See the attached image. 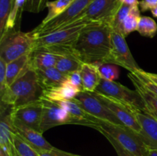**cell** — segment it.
<instances>
[{
	"label": "cell",
	"mask_w": 157,
	"mask_h": 156,
	"mask_svg": "<svg viewBox=\"0 0 157 156\" xmlns=\"http://www.w3.org/2000/svg\"><path fill=\"white\" fill-rule=\"evenodd\" d=\"M63 156H82V155H79V154H72V153L64 151V155H63Z\"/></svg>",
	"instance_id": "43"
},
{
	"label": "cell",
	"mask_w": 157,
	"mask_h": 156,
	"mask_svg": "<svg viewBox=\"0 0 157 156\" xmlns=\"http://www.w3.org/2000/svg\"><path fill=\"white\" fill-rule=\"evenodd\" d=\"M140 17V9L139 6L132 7L130 13L123 23V35L124 37H127L129 34L137 31Z\"/></svg>",
	"instance_id": "25"
},
{
	"label": "cell",
	"mask_w": 157,
	"mask_h": 156,
	"mask_svg": "<svg viewBox=\"0 0 157 156\" xmlns=\"http://www.w3.org/2000/svg\"><path fill=\"white\" fill-rule=\"evenodd\" d=\"M90 23L80 18L63 28L35 37L32 51L44 50L62 56L74 54V47L81 31Z\"/></svg>",
	"instance_id": "2"
},
{
	"label": "cell",
	"mask_w": 157,
	"mask_h": 156,
	"mask_svg": "<svg viewBox=\"0 0 157 156\" xmlns=\"http://www.w3.org/2000/svg\"><path fill=\"white\" fill-rule=\"evenodd\" d=\"M131 9V6L122 3L119 10L117 11L113 21H112L111 28L113 30L117 31V32H120L123 35V23H124V19L127 18V16L130 13Z\"/></svg>",
	"instance_id": "28"
},
{
	"label": "cell",
	"mask_w": 157,
	"mask_h": 156,
	"mask_svg": "<svg viewBox=\"0 0 157 156\" xmlns=\"http://www.w3.org/2000/svg\"><path fill=\"white\" fill-rule=\"evenodd\" d=\"M151 13L152 15H153V17H155V18H157V6H155L153 9H152L151 10Z\"/></svg>",
	"instance_id": "42"
},
{
	"label": "cell",
	"mask_w": 157,
	"mask_h": 156,
	"mask_svg": "<svg viewBox=\"0 0 157 156\" xmlns=\"http://www.w3.org/2000/svg\"><path fill=\"white\" fill-rule=\"evenodd\" d=\"M10 113L13 119L41 132L43 113V104L41 99L21 106L11 108Z\"/></svg>",
	"instance_id": "12"
},
{
	"label": "cell",
	"mask_w": 157,
	"mask_h": 156,
	"mask_svg": "<svg viewBox=\"0 0 157 156\" xmlns=\"http://www.w3.org/2000/svg\"><path fill=\"white\" fill-rule=\"evenodd\" d=\"M93 1L94 0H74L70 6L59 16L44 24L41 23L29 33L35 38L66 27L71 23L80 19L82 14Z\"/></svg>",
	"instance_id": "7"
},
{
	"label": "cell",
	"mask_w": 157,
	"mask_h": 156,
	"mask_svg": "<svg viewBox=\"0 0 157 156\" xmlns=\"http://www.w3.org/2000/svg\"><path fill=\"white\" fill-rule=\"evenodd\" d=\"M30 54L31 52L8 63L6 65V81L8 87H10L18 77L31 68L29 65Z\"/></svg>",
	"instance_id": "20"
},
{
	"label": "cell",
	"mask_w": 157,
	"mask_h": 156,
	"mask_svg": "<svg viewBox=\"0 0 157 156\" xmlns=\"http://www.w3.org/2000/svg\"><path fill=\"white\" fill-rule=\"evenodd\" d=\"M12 120H13L15 134L18 135L25 142H27L33 148H35L38 153L44 151L52 150L55 148L44 139L41 132L34 128L26 126L19 121L13 119Z\"/></svg>",
	"instance_id": "14"
},
{
	"label": "cell",
	"mask_w": 157,
	"mask_h": 156,
	"mask_svg": "<svg viewBox=\"0 0 157 156\" xmlns=\"http://www.w3.org/2000/svg\"><path fill=\"white\" fill-rule=\"evenodd\" d=\"M81 91L72 86L67 80L65 83L58 87L48 89V90H43L41 96L54 102L72 100Z\"/></svg>",
	"instance_id": "18"
},
{
	"label": "cell",
	"mask_w": 157,
	"mask_h": 156,
	"mask_svg": "<svg viewBox=\"0 0 157 156\" xmlns=\"http://www.w3.org/2000/svg\"><path fill=\"white\" fill-rule=\"evenodd\" d=\"M93 93L104 102V105L115 115V116L123 125L131 128L138 134H141L142 128L134 113H132L130 110L126 108L121 103L117 102L110 96L96 91L94 92Z\"/></svg>",
	"instance_id": "13"
},
{
	"label": "cell",
	"mask_w": 157,
	"mask_h": 156,
	"mask_svg": "<svg viewBox=\"0 0 157 156\" xmlns=\"http://www.w3.org/2000/svg\"><path fill=\"white\" fill-rule=\"evenodd\" d=\"M74 0H55L48 2L46 8H48V14L41 23L44 24L59 16L70 6Z\"/></svg>",
	"instance_id": "23"
},
{
	"label": "cell",
	"mask_w": 157,
	"mask_h": 156,
	"mask_svg": "<svg viewBox=\"0 0 157 156\" xmlns=\"http://www.w3.org/2000/svg\"><path fill=\"white\" fill-rule=\"evenodd\" d=\"M83 83V91L94 93L102 80L96 64L84 63L81 70Z\"/></svg>",
	"instance_id": "21"
},
{
	"label": "cell",
	"mask_w": 157,
	"mask_h": 156,
	"mask_svg": "<svg viewBox=\"0 0 157 156\" xmlns=\"http://www.w3.org/2000/svg\"><path fill=\"white\" fill-rule=\"evenodd\" d=\"M0 156H10L9 154V153L6 151L5 149H3L2 148H0Z\"/></svg>",
	"instance_id": "41"
},
{
	"label": "cell",
	"mask_w": 157,
	"mask_h": 156,
	"mask_svg": "<svg viewBox=\"0 0 157 156\" xmlns=\"http://www.w3.org/2000/svg\"><path fill=\"white\" fill-rule=\"evenodd\" d=\"M98 71L103 80L109 81H115L119 78L120 70L117 65L113 64H96Z\"/></svg>",
	"instance_id": "27"
},
{
	"label": "cell",
	"mask_w": 157,
	"mask_h": 156,
	"mask_svg": "<svg viewBox=\"0 0 157 156\" xmlns=\"http://www.w3.org/2000/svg\"><path fill=\"white\" fill-rule=\"evenodd\" d=\"M38 82L42 90L58 87L68 80V75L61 73L56 67L35 70Z\"/></svg>",
	"instance_id": "16"
},
{
	"label": "cell",
	"mask_w": 157,
	"mask_h": 156,
	"mask_svg": "<svg viewBox=\"0 0 157 156\" xmlns=\"http://www.w3.org/2000/svg\"><path fill=\"white\" fill-rule=\"evenodd\" d=\"M157 6V0H141L140 1L139 7L141 12H145Z\"/></svg>",
	"instance_id": "36"
},
{
	"label": "cell",
	"mask_w": 157,
	"mask_h": 156,
	"mask_svg": "<svg viewBox=\"0 0 157 156\" xmlns=\"http://www.w3.org/2000/svg\"><path fill=\"white\" fill-rule=\"evenodd\" d=\"M42 101L43 113L41 122V132L44 133L47 130L61 125L74 124L79 125L78 122L70 116L68 112L57 102L49 100L41 96Z\"/></svg>",
	"instance_id": "10"
},
{
	"label": "cell",
	"mask_w": 157,
	"mask_h": 156,
	"mask_svg": "<svg viewBox=\"0 0 157 156\" xmlns=\"http://www.w3.org/2000/svg\"><path fill=\"white\" fill-rule=\"evenodd\" d=\"M98 123L97 130L100 132L107 133L134 155L147 156L149 148L141 135L125 125H113L101 120H98Z\"/></svg>",
	"instance_id": "4"
},
{
	"label": "cell",
	"mask_w": 157,
	"mask_h": 156,
	"mask_svg": "<svg viewBox=\"0 0 157 156\" xmlns=\"http://www.w3.org/2000/svg\"><path fill=\"white\" fill-rule=\"evenodd\" d=\"M68 82L80 91H83V83L81 72L75 71L68 75Z\"/></svg>",
	"instance_id": "35"
},
{
	"label": "cell",
	"mask_w": 157,
	"mask_h": 156,
	"mask_svg": "<svg viewBox=\"0 0 157 156\" xmlns=\"http://www.w3.org/2000/svg\"><path fill=\"white\" fill-rule=\"evenodd\" d=\"M25 3L26 0H13L12 10H11L10 15H9V18H8L5 33L0 39H2L8 32L14 30V28H15V24H16L17 21L18 20V18H21V13H22L23 11H25Z\"/></svg>",
	"instance_id": "24"
},
{
	"label": "cell",
	"mask_w": 157,
	"mask_h": 156,
	"mask_svg": "<svg viewBox=\"0 0 157 156\" xmlns=\"http://www.w3.org/2000/svg\"><path fill=\"white\" fill-rule=\"evenodd\" d=\"M147 156H157V148H149Z\"/></svg>",
	"instance_id": "40"
},
{
	"label": "cell",
	"mask_w": 157,
	"mask_h": 156,
	"mask_svg": "<svg viewBox=\"0 0 157 156\" xmlns=\"http://www.w3.org/2000/svg\"><path fill=\"white\" fill-rule=\"evenodd\" d=\"M143 69H140L138 71L135 72L137 75V76L139 77L140 80L141 81V83L143 84V85L149 90V91L151 92L152 93H153L154 95H156L157 96V84H155L154 82L151 80L149 79L146 75L144 74V73L142 72Z\"/></svg>",
	"instance_id": "33"
},
{
	"label": "cell",
	"mask_w": 157,
	"mask_h": 156,
	"mask_svg": "<svg viewBox=\"0 0 157 156\" xmlns=\"http://www.w3.org/2000/svg\"><path fill=\"white\" fill-rule=\"evenodd\" d=\"M64 151L60 150L57 148H54L52 150L49 151H44L39 152V156H63L64 155Z\"/></svg>",
	"instance_id": "37"
},
{
	"label": "cell",
	"mask_w": 157,
	"mask_h": 156,
	"mask_svg": "<svg viewBox=\"0 0 157 156\" xmlns=\"http://www.w3.org/2000/svg\"><path fill=\"white\" fill-rule=\"evenodd\" d=\"M33 37L30 33L12 30L0 39V58L6 64L32 51Z\"/></svg>",
	"instance_id": "6"
},
{
	"label": "cell",
	"mask_w": 157,
	"mask_h": 156,
	"mask_svg": "<svg viewBox=\"0 0 157 156\" xmlns=\"http://www.w3.org/2000/svg\"><path fill=\"white\" fill-rule=\"evenodd\" d=\"M48 0H26L25 11L32 13H39L44 8Z\"/></svg>",
	"instance_id": "31"
},
{
	"label": "cell",
	"mask_w": 157,
	"mask_h": 156,
	"mask_svg": "<svg viewBox=\"0 0 157 156\" xmlns=\"http://www.w3.org/2000/svg\"><path fill=\"white\" fill-rule=\"evenodd\" d=\"M142 72L144 73V75H146V76L149 78V79L151 80L153 82H154L155 84H157V73H150V72H147L144 70H142Z\"/></svg>",
	"instance_id": "38"
},
{
	"label": "cell",
	"mask_w": 157,
	"mask_h": 156,
	"mask_svg": "<svg viewBox=\"0 0 157 156\" xmlns=\"http://www.w3.org/2000/svg\"><path fill=\"white\" fill-rule=\"evenodd\" d=\"M13 0H0V38L6 30L8 18L10 15Z\"/></svg>",
	"instance_id": "30"
},
{
	"label": "cell",
	"mask_w": 157,
	"mask_h": 156,
	"mask_svg": "<svg viewBox=\"0 0 157 156\" xmlns=\"http://www.w3.org/2000/svg\"><path fill=\"white\" fill-rule=\"evenodd\" d=\"M75 100L84 111L94 117L113 125H124L104 102L93 93L81 91L75 96Z\"/></svg>",
	"instance_id": "9"
},
{
	"label": "cell",
	"mask_w": 157,
	"mask_h": 156,
	"mask_svg": "<svg viewBox=\"0 0 157 156\" xmlns=\"http://www.w3.org/2000/svg\"><path fill=\"white\" fill-rule=\"evenodd\" d=\"M137 32L144 37L153 38L157 33L156 21L149 16H141L138 24Z\"/></svg>",
	"instance_id": "26"
},
{
	"label": "cell",
	"mask_w": 157,
	"mask_h": 156,
	"mask_svg": "<svg viewBox=\"0 0 157 156\" xmlns=\"http://www.w3.org/2000/svg\"><path fill=\"white\" fill-rule=\"evenodd\" d=\"M101 134L106 138V139L108 140V142L111 144V145L113 146V148H114L115 151L117 152V156H136L131 153L130 151H129L128 150L126 149L125 148L122 146L119 142H117L113 138H112L111 136H110L109 135H107L105 132H101Z\"/></svg>",
	"instance_id": "32"
},
{
	"label": "cell",
	"mask_w": 157,
	"mask_h": 156,
	"mask_svg": "<svg viewBox=\"0 0 157 156\" xmlns=\"http://www.w3.org/2000/svg\"><path fill=\"white\" fill-rule=\"evenodd\" d=\"M122 3L124 4L130 6L131 7H134V6H138L140 4L139 0H121Z\"/></svg>",
	"instance_id": "39"
},
{
	"label": "cell",
	"mask_w": 157,
	"mask_h": 156,
	"mask_svg": "<svg viewBox=\"0 0 157 156\" xmlns=\"http://www.w3.org/2000/svg\"><path fill=\"white\" fill-rule=\"evenodd\" d=\"M125 38L120 32L112 31L111 50L107 64L121 66L130 73H135L141 68L133 58Z\"/></svg>",
	"instance_id": "8"
},
{
	"label": "cell",
	"mask_w": 157,
	"mask_h": 156,
	"mask_svg": "<svg viewBox=\"0 0 157 156\" xmlns=\"http://www.w3.org/2000/svg\"><path fill=\"white\" fill-rule=\"evenodd\" d=\"M111 26L91 22L84 28L74 47V54L87 64H107L111 50Z\"/></svg>",
	"instance_id": "1"
},
{
	"label": "cell",
	"mask_w": 157,
	"mask_h": 156,
	"mask_svg": "<svg viewBox=\"0 0 157 156\" xmlns=\"http://www.w3.org/2000/svg\"><path fill=\"white\" fill-rule=\"evenodd\" d=\"M95 91L110 96L130 110L132 113H147L144 101L138 92L136 90H130L117 81H109L102 79Z\"/></svg>",
	"instance_id": "5"
},
{
	"label": "cell",
	"mask_w": 157,
	"mask_h": 156,
	"mask_svg": "<svg viewBox=\"0 0 157 156\" xmlns=\"http://www.w3.org/2000/svg\"><path fill=\"white\" fill-rule=\"evenodd\" d=\"M128 77L133 83L135 90L138 92L145 105L147 113L157 119V96L149 91L140 80L136 73H130Z\"/></svg>",
	"instance_id": "17"
},
{
	"label": "cell",
	"mask_w": 157,
	"mask_h": 156,
	"mask_svg": "<svg viewBox=\"0 0 157 156\" xmlns=\"http://www.w3.org/2000/svg\"><path fill=\"white\" fill-rule=\"evenodd\" d=\"M134 114L142 128L143 140L148 148H157V119L143 112H135Z\"/></svg>",
	"instance_id": "15"
},
{
	"label": "cell",
	"mask_w": 157,
	"mask_h": 156,
	"mask_svg": "<svg viewBox=\"0 0 157 156\" xmlns=\"http://www.w3.org/2000/svg\"><path fill=\"white\" fill-rule=\"evenodd\" d=\"M14 145L18 156H39L38 151L17 134L14 135Z\"/></svg>",
	"instance_id": "29"
},
{
	"label": "cell",
	"mask_w": 157,
	"mask_h": 156,
	"mask_svg": "<svg viewBox=\"0 0 157 156\" xmlns=\"http://www.w3.org/2000/svg\"><path fill=\"white\" fill-rule=\"evenodd\" d=\"M61 56L62 55L44 50H33L30 54L29 65L31 69L34 70L55 67Z\"/></svg>",
	"instance_id": "19"
},
{
	"label": "cell",
	"mask_w": 157,
	"mask_h": 156,
	"mask_svg": "<svg viewBox=\"0 0 157 156\" xmlns=\"http://www.w3.org/2000/svg\"><path fill=\"white\" fill-rule=\"evenodd\" d=\"M83 64L84 63L74 54H67L59 58L55 67L61 73L69 75L73 72L81 70Z\"/></svg>",
	"instance_id": "22"
},
{
	"label": "cell",
	"mask_w": 157,
	"mask_h": 156,
	"mask_svg": "<svg viewBox=\"0 0 157 156\" xmlns=\"http://www.w3.org/2000/svg\"><path fill=\"white\" fill-rule=\"evenodd\" d=\"M6 65L7 64L0 58V96L9 88L6 81Z\"/></svg>",
	"instance_id": "34"
},
{
	"label": "cell",
	"mask_w": 157,
	"mask_h": 156,
	"mask_svg": "<svg viewBox=\"0 0 157 156\" xmlns=\"http://www.w3.org/2000/svg\"><path fill=\"white\" fill-rule=\"evenodd\" d=\"M121 5V0H94L80 18L90 22H105L111 26Z\"/></svg>",
	"instance_id": "11"
},
{
	"label": "cell",
	"mask_w": 157,
	"mask_h": 156,
	"mask_svg": "<svg viewBox=\"0 0 157 156\" xmlns=\"http://www.w3.org/2000/svg\"><path fill=\"white\" fill-rule=\"evenodd\" d=\"M42 90L36 73L30 68L1 96V104L10 108L21 106L38 100L42 95Z\"/></svg>",
	"instance_id": "3"
}]
</instances>
